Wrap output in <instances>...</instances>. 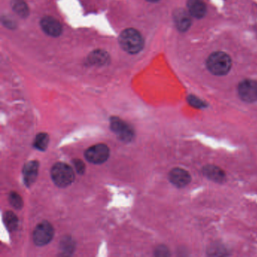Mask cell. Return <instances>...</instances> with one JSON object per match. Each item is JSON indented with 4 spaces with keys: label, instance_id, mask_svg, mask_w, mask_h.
<instances>
[{
    "label": "cell",
    "instance_id": "6da1fadb",
    "mask_svg": "<svg viewBox=\"0 0 257 257\" xmlns=\"http://www.w3.org/2000/svg\"><path fill=\"white\" fill-rule=\"evenodd\" d=\"M120 46L129 54H137L142 50L144 40L139 31L133 28L124 30L118 38Z\"/></svg>",
    "mask_w": 257,
    "mask_h": 257
},
{
    "label": "cell",
    "instance_id": "7a4b0ae2",
    "mask_svg": "<svg viewBox=\"0 0 257 257\" xmlns=\"http://www.w3.org/2000/svg\"><path fill=\"white\" fill-rule=\"evenodd\" d=\"M231 59L225 52H216L211 54L207 61L209 71L216 76H224L231 68Z\"/></svg>",
    "mask_w": 257,
    "mask_h": 257
},
{
    "label": "cell",
    "instance_id": "3957f363",
    "mask_svg": "<svg viewBox=\"0 0 257 257\" xmlns=\"http://www.w3.org/2000/svg\"><path fill=\"white\" fill-rule=\"evenodd\" d=\"M51 176L54 183L61 188L70 186L75 179L73 168L63 162H58L52 167Z\"/></svg>",
    "mask_w": 257,
    "mask_h": 257
},
{
    "label": "cell",
    "instance_id": "277c9868",
    "mask_svg": "<svg viewBox=\"0 0 257 257\" xmlns=\"http://www.w3.org/2000/svg\"><path fill=\"white\" fill-rule=\"evenodd\" d=\"M110 128L117 138L123 142H131L135 138L133 127L118 117L110 118Z\"/></svg>",
    "mask_w": 257,
    "mask_h": 257
},
{
    "label": "cell",
    "instance_id": "5b68a950",
    "mask_svg": "<svg viewBox=\"0 0 257 257\" xmlns=\"http://www.w3.org/2000/svg\"><path fill=\"white\" fill-rule=\"evenodd\" d=\"M55 234L53 226L50 222L43 221L37 225L34 233L33 240L37 246H45L50 243Z\"/></svg>",
    "mask_w": 257,
    "mask_h": 257
},
{
    "label": "cell",
    "instance_id": "8992f818",
    "mask_svg": "<svg viewBox=\"0 0 257 257\" xmlns=\"http://www.w3.org/2000/svg\"><path fill=\"white\" fill-rule=\"evenodd\" d=\"M110 150L106 144H99L89 147L85 151V157L88 162L94 165L104 163L109 159Z\"/></svg>",
    "mask_w": 257,
    "mask_h": 257
},
{
    "label": "cell",
    "instance_id": "52a82bcc",
    "mask_svg": "<svg viewBox=\"0 0 257 257\" xmlns=\"http://www.w3.org/2000/svg\"><path fill=\"white\" fill-rule=\"evenodd\" d=\"M240 98L246 103H253L257 100V82L252 79L242 81L237 87Z\"/></svg>",
    "mask_w": 257,
    "mask_h": 257
},
{
    "label": "cell",
    "instance_id": "ba28073f",
    "mask_svg": "<svg viewBox=\"0 0 257 257\" xmlns=\"http://www.w3.org/2000/svg\"><path fill=\"white\" fill-rule=\"evenodd\" d=\"M40 25L43 31L50 37H58L62 34V25L57 19L50 16L43 18Z\"/></svg>",
    "mask_w": 257,
    "mask_h": 257
},
{
    "label": "cell",
    "instance_id": "9c48e42d",
    "mask_svg": "<svg viewBox=\"0 0 257 257\" xmlns=\"http://www.w3.org/2000/svg\"><path fill=\"white\" fill-rule=\"evenodd\" d=\"M169 180L171 183L177 187L183 188L190 183L191 176L186 170L176 168L171 170L169 173Z\"/></svg>",
    "mask_w": 257,
    "mask_h": 257
},
{
    "label": "cell",
    "instance_id": "30bf717a",
    "mask_svg": "<svg viewBox=\"0 0 257 257\" xmlns=\"http://www.w3.org/2000/svg\"><path fill=\"white\" fill-rule=\"evenodd\" d=\"M39 162L37 161H31L24 166V181L27 186H31L37 180L39 173Z\"/></svg>",
    "mask_w": 257,
    "mask_h": 257
},
{
    "label": "cell",
    "instance_id": "8fae6325",
    "mask_svg": "<svg viewBox=\"0 0 257 257\" xmlns=\"http://www.w3.org/2000/svg\"><path fill=\"white\" fill-rule=\"evenodd\" d=\"M189 12H186V10H178L174 13V23L179 31L185 32L190 28L192 24Z\"/></svg>",
    "mask_w": 257,
    "mask_h": 257
},
{
    "label": "cell",
    "instance_id": "7c38bea8",
    "mask_svg": "<svg viewBox=\"0 0 257 257\" xmlns=\"http://www.w3.org/2000/svg\"><path fill=\"white\" fill-rule=\"evenodd\" d=\"M188 12L195 19H202L207 13V7L202 0H188Z\"/></svg>",
    "mask_w": 257,
    "mask_h": 257
},
{
    "label": "cell",
    "instance_id": "4fadbf2b",
    "mask_svg": "<svg viewBox=\"0 0 257 257\" xmlns=\"http://www.w3.org/2000/svg\"><path fill=\"white\" fill-rule=\"evenodd\" d=\"M203 174L209 180H213L217 183H221L225 178V174L221 168L214 165H207L203 169Z\"/></svg>",
    "mask_w": 257,
    "mask_h": 257
},
{
    "label": "cell",
    "instance_id": "5bb4252c",
    "mask_svg": "<svg viewBox=\"0 0 257 257\" xmlns=\"http://www.w3.org/2000/svg\"><path fill=\"white\" fill-rule=\"evenodd\" d=\"M109 60V55L105 51L95 50L90 54L88 61L94 65H104Z\"/></svg>",
    "mask_w": 257,
    "mask_h": 257
},
{
    "label": "cell",
    "instance_id": "9a60e30c",
    "mask_svg": "<svg viewBox=\"0 0 257 257\" xmlns=\"http://www.w3.org/2000/svg\"><path fill=\"white\" fill-rule=\"evenodd\" d=\"M13 11L22 18L28 17L29 15V8L28 4L24 0H13L12 2Z\"/></svg>",
    "mask_w": 257,
    "mask_h": 257
},
{
    "label": "cell",
    "instance_id": "2e32d148",
    "mask_svg": "<svg viewBox=\"0 0 257 257\" xmlns=\"http://www.w3.org/2000/svg\"><path fill=\"white\" fill-rule=\"evenodd\" d=\"M49 143V136L46 133H40L36 136L34 147L40 151H45L48 148Z\"/></svg>",
    "mask_w": 257,
    "mask_h": 257
},
{
    "label": "cell",
    "instance_id": "e0dca14e",
    "mask_svg": "<svg viewBox=\"0 0 257 257\" xmlns=\"http://www.w3.org/2000/svg\"><path fill=\"white\" fill-rule=\"evenodd\" d=\"M4 222L7 225V228L10 231H15L19 226V219H18L17 216L12 211H7L5 213Z\"/></svg>",
    "mask_w": 257,
    "mask_h": 257
},
{
    "label": "cell",
    "instance_id": "ac0fdd59",
    "mask_svg": "<svg viewBox=\"0 0 257 257\" xmlns=\"http://www.w3.org/2000/svg\"><path fill=\"white\" fill-rule=\"evenodd\" d=\"M9 200H10V204L15 207L16 209H22L24 206V201L22 199V197L19 194H18L16 192H12L10 194V197H9Z\"/></svg>",
    "mask_w": 257,
    "mask_h": 257
},
{
    "label": "cell",
    "instance_id": "d6986e66",
    "mask_svg": "<svg viewBox=\"0 0 257 257\" xmlns=\"http://www.w3.org/2000/svg\"><path fill=\"white\" fill-rule=\"evenodd\" d=\"M188 101H189V104L192 105L194 107L203 108L205 106L204 102L201 101L198 97H194V96H189Z\"/></svg>",
    "mask_w": 257,
    "mask_h": 257
},
{
    "label": "cell",
    "instance_id": "ffe728a7",
    "mask_svg": "<svg viewBox=\"0 0 257 257\" xmlns=\"http://www.w3.org/2000/svg\"><path fill=\"white\" fill-rule=\"evenodd\" d=\"M73 165L78 174H82L85 171V165L80 159H74L73 160Z\"/></svg>",
    "mask_w": 257,
    "mask_h": 257
},
{
    "label": "cell",
    "instance_id": "44dd1931",
    "mask_svg": "<svg viewBox=\"0 0 257 257\" xmlns=\"http://www.w3.org/2000/svg\"><path fill=\"white\" fill-rule=\"evenodd\" d=\"M169 255L168 249L165 246H159L156 249V255L158 256H165V255Z\"/></svg>",
    "mask_w": 257,
    "mask_h": 257
},
{
    "label": "cell",
    "instance_id": "7402d4cb",
    "mask_svg": "<svg viewBox=\"0 0 257 257\" xmlns=\"http://www.w3.org/2000/svg\"><path fill=\"white\" fill-rule=\"evenodd\" d=\"M73 246H74V245H73L72 240H69V239L64 240V243H62V246L64 248V250H67L66 253L70 252V251L69 250H73Z\"/></svg>",
    "mask_w": 257,
    "mask_h": 257
},
{
    "label": "cell",
    "instance_id": "603a6c76",
    "mask_svg": "<svg viewBox=\"0 0 257 257\" xmlns=\"http://www.w3.org/2000/svg\"><path fill=\"white\" fill-rule=\"evenodd\" d=\"M148 2H151V3H156L158 2V1H159V0H147Z\"/></svg>",
    "mask_w": 257,
    "mask_h": 257
}]
</instances>
